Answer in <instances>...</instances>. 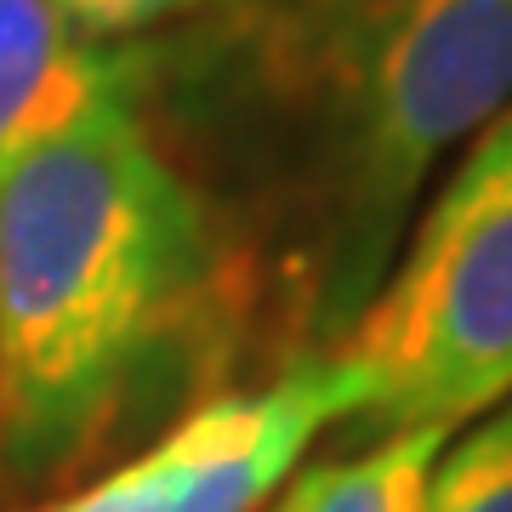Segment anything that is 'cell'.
I'll return each instance as SVG.
<instances>
[{
	"label": "cell",
	"instance_id": "6da1fadb",
	"mask_svg": "<svg viewBox=\"0 0 512 512\" xmlns=\"http://www.w3.org/2000/svg\"><path fill=\"white\" fill-rule=\"evenodd\" d=\"M143 97L0 177V473H80L171 376L211 359L239 262Z\"/></svg>",
	"mask_w": 512,
	"mask_h": 512
},
{
	"label": "cell",
	"instance_id": "7a4b0ae2",
	"mask_svg": "<svg viewBox=\"0 0 512 512\" xmlns=\"http://www.w3.org/2000/svg\"><path fill=\"white\" fill-rule=\"evenodd\" d=\"M251 80L296 131L325 217V319L348 330L410 205L512 103V0H251Z\"/></svg>",
	"mask_w": 512,
	"mask_h": 512
},
{
	"label": "cell",
	"instance_id": "3957f363",
	"mask_svg": "<svg viewBox=\"0 0 512 512\" xmlns=\"http://www.w3.org/2000/svg\"><path fill=\"white\" fill-rule=\"evenodd\" d=\"M365 433L456 427L512 399V103L461 148L330 353Z\"/></svg>",
	"mask_w": 512,
	"mask_h": 512
},
{
	"label": "cell",
	"instance_id": "277c9868",
	"mask_svg": "<svg viewBox=\"0 0 512 512\" xmlns=\"http://www.w3.org/2000/svg\"><path fill=\"white\" fill-rule=\"evenodd\" d=\"M353 399V376L325 353L205 399L126 467L29 512H262L330 421L353 416Z\"/></svg>",
	"mask_w": 512,
	"mask_h": 512
},
{
	"label": "cell",
	"instance_id": "5b68a950",
	"mask_svg": "<svg viewBox=\"0 0 512 512\" xmlns=\"http://www.w3.org/2000/svg\"><path fill=\"white\" fill-rule=\"evenodd\" d=\"M148 74L143 52L74 29L52 0H0V177L103 103L148 92Z\"/></svg>",
	"mask_w": 512,
	"mask_h": 512
},
{
	"label": "cell",
	"instance_id": "8992f818",
	"mask_svg": "<svg viewBox=\"0 0 512 512\" xmlns=\"http://www.w3.org/2000/svg\"><path fill=\"white\" fill-rule=\"evenodd\" d=\"M450 444V427L387 433L359 456L313 461L274 512H421L433 461Z\"/></svg>",
	"mask_w": 512,
	"mask_h": 512
},
{
	"label": "cell",
	"instance_id": "52a82bcc",
	"mask_svg": "<svg viewBox=\"0 0 512 512\" xmlns=\"http://www.w3.org/2000/svg\"><path fill=\"white\" fill-rule=\"evenodd\" d=\"M421 512H512V399L439 450Z\"/></svg>",
	"mask_w": 512,
	"mask_h": 512
},
{
	"label": "cell",
	"instance_id": "ba28073f",
	"mask_svg": "<svg viewBox=\"0 0 512 512\" xmlns=\"http://www.w3.org/2000/svg\"><path fill=\"white\" fill-rule=\"evenodd\" d=\"M52 6L74 29H86V35L126 40V35H143V29H154L165 18H177L188 0H52Z\"/></svg>",
	"mask_w": 512,
	"mask_h": 512
}]
</instances>
